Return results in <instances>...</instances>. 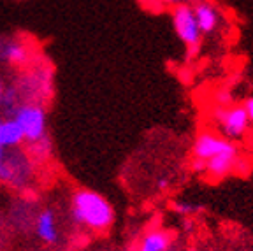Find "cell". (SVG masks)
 Segmentation results:
<instances>
[{"label": "cell", "mask_w": 253, "mask_h": 251, "mask_svg": "<svg viewBox=\"0 0 253 251\" xmlns=\"http://www.w3.org/2000/svg\"><path fill=\"white\" fill-rule=\"evenodd\" d=\"M5 90H7V86L4 84V79H2V76H0V104H2V100H4Z\"/></svg>", "instance_id": "ffe728a7"}, {"label": "cell", "mask_w": 253, "mask_h": 251, "mask_svg": "<svg viewBox=\"0 0 253 251\" xmlns=\"http://www.w3.org/2000/svg\"><path fill=\"white\" fill-rule=\"evenodd\" d=\"M14 149L5 151V158L0 165V181L11 185L12 188H23L32 179L30 157Z\"/></svg>", "instance_id": "8992f818"}, {"label": "cell", "mask_w": 253, "mask_h": 251, "mask_svg": "<svg viewBox=\"0 0 253 251\" xmlns=\"http://www.w3.org/2000/svg\"><path fill=\"white\" fill-rule=\"evenodd\" d=\"M192 9H194L195 21H197L202 36H210V34L216 32V28L220 27V11L213 2L199 0L197 4L192 5Z\"/></svg>", "instance_id": "9c48e42d"}, {"label": "cell", "mask_w": 253, "mask_h": 251, "mask_svg": "<svg viewBox=\"0 0 253 251\" xmlns=\"http://www.w3.org/2000/svg\"><path fill=\"white\" fill-rule=\"evenodd\" d=\"M232 104V97L227 90H220L214 97V106L216 107H227Z\"/></svg>", "instance_id": "2e32d148"}, {"label": "cell", "mask_w": 253, "mask_h": 251, "mask_svg": "<svg viewBox=\"0 0 253 251\" xmlns=\"http://www.w3.org/2000/svg\"><path fill=\"white\" fill-rule=\"evenodd\" d=\"M72 220L95 234L107 232L115 223V208L99 192L79 188L71 197Z\"/></svg>", "instance_id": "6da1fadb"}, {"label": "cell", "mask_w": 253, "mask_h": 251, "mask_svg": "<svg viewBox=\"0 0 253 251\" xmlns=\"http://www.w3.org/2000/svg\"><path fill=\"white\" fill-rule=\"evenodd\" d=\"M157 188L160 190V192H166L167 188H169V179H166V177H162V179L157 181Z\"/></svg>", "instance_id": "d6986e66"}, {"label": "cell", "mask_w": 253, "mask_h": 251, "mask_svg": "<svg viewBox=\"0 0 253 251\" xmlns=\"http://www.w3.org/2000/svg\"><path fill=\"white\" fill-rule=\"evenodd\" d=\"M36 232L39 239L46 244H55L58 241V228H56V218L51 209H44L36 220Z\"/></svg>", "instance_id": "4fadbf2b"}, {"label": "cell", "mask_w": 253, "mask_h": 251, "mask_svg": "<svg viewBox=\"0 0 253 251\" xmlns=\"http://www.w3.org/2000/svg\"><path fill=\"white\" fill-rule=\"evenodd\" d=\"M230 153H239L236 142L229 141L220 133L213 132V130H201L197 133V137L192 146V158H199V160H211L213 157L218 155H230Z\"/></svg>", "instance_id": "52a82bcc"}, {"label": "cell", "mask_w": 253, "mask_h": 251, "mask_svg": "<svg viewBox=\"0 0 253 251\" xmlns=\"http://www.w3.org/2000/svg\"><path fill=\"white\" fill-rule=\"evenodd\" d=\"M5 151H7V149H4L0 146V165H2V162H4V158H5Z\"/></svg>", "instance_id": "44dd1931"}, {"label": "cell", "mask_w": 253, "mask_h": 251, "mask_svg": "<svg viewBox=\"0 0 253 251\" xmlns=\"http://www.w3.org/2000/svg\"><path fill=\"white\" fill-rule=\"evenodd\" d=\"M0 62H5L12 67H30L32 63V49L25 41L20 39H5L2 37V51H0Z\"/></svg>", "instance_id": "ba28073f"}, {"label": "cell", "mask_w": 253, "mask_h": 251, "mask_svg": "<svg viewBox=\"0 0 253 251\" xmlns=\"http://www.w3.org/2000/svg\"><path fill=\"white\" fill-rule=\"evenodd\" d=\"M23 144V133L18 123L9 114H0V146L4 149H14Z\"/></svg>", "instance_id": "8fae6325"}, {"label": "cell", "mask_w": 253, "mask_h": 251, "mask_svg": "<svg viewBox=\"0 0 253 251\" xmlns=\"http://www.w3.org/2000/svg\"><path fill=\"white\" fill-rule=\"evenodd\" d=\"M18 97L23 98V102L39 104L42 106V100L49 98L53 91V74L49 67L34 65L23 74V78L18 83V88H14Z\"/></svg>", "instance_id": "277c9868"}, {"label": "cell", "mask_w": 253, "mask_h": 251, "mask_svg": "<svg viewBox=\"0 0 253 251\" xmlns=\"http://www.w3.org/2000/svg\"><path fill=\"white\" fill-rule=\"evenodd\" d=\"M239 157H241L239 153L218 155V157H213L211 160L206 162L204 176L208 177V179L218 183V181L229 177L230 174H236V165H237Z\"/></svg>", "instance_id": "30bf717a"}, {"label": "cell", "mask_w": 253, "mask_h": 251, "mask_svg": "<svg viewBox=\"0 0 253 251\" xmlns=\"http://www.w3.org/2000/svg\"><path fill=\"white\" fill-rule=\"evenodd\" d=\"M192 170L197 174H204L206 172V162L204 160H199V158H192Z\"/></svg>", "instance_id": "ac0fdd59"}, {"label": "cell", "mask_w": 253, "mask_h": 251, "mask_svg": "<svg viewBox=\"0 0 253 251\" xmlns=\"http://www.w3.org/2000/svg\"><path fill=\"white\" fill-rule=\"evenodd\" d=\"M211 118L216 123L220 135L229 141L236 142L243 139L250 130V122L241 104H230L227 107H216L211 109Z\"/></svg>", "instance_id": "5b68a950"}, {"label": "cell", "mask_w": 253, "mask_h": 251, "mask_svg": "<svg viewBox=\"0 0 253 251\" xmlns=\"http://www.w3.org/2000/svg\"><path fill=\"white\" fill-rule=\"evenodd\" d=\"M170 20L176 36L179 37L186 49V58L192 60L201 53L202 46V34L199 30V25L195 21L194 9L188 4H178L170 9Z\"/></svg>", "instance_id": "3957f363"}, {"label": "cell", "mask_w": 253, "mask_h": 251, "mask_svg": "<svg viewBox=\"0 0 253 251\" xmlns=\"http://www.w3.org/2000/svg\"><path fill=\"white\" fill-rule=\"evenodd\" d=\"M192 251H195V250H192Z\"/></svg>", "instance_id": "603a6c76"}, {"label": "cell", "mask_w": 253, "mask_h": 251, "mask_svg": "<svg viewBox=\"0 0 253 251\" xmlns=\"http://www.w3.org/2000/svg\"><path fill=\"white\" fill-rule=\"evenodd\" d=\"M142 4L150 9H157V11H160V9H167V7L172 9L174 5L181 4V0H142Z\"/></svg>", "instance_id": "9a60e30c"}, {"label": "cell", "mask_w": 253, "mask_h": 251, "mask_svg": "<svg viewBox=\"0 0 253 251\" xmlns=\"http://www.w3.org/2000/svg\"><path fill=\"white\" fill-rule=\"evenodd\" d=\"M9 116H12L14 122L18 123L23 133V142H27L28 146L49 139L47 137L46 109L39 104L21 102L14 107V111Z\"/></svg>", "instance_id": "7a4b0ae2"}, {"label": "cell", "mask_w": 253, "mask_h": 251, "mask_svg": "<svg viewBox=\"0 0 253 251\" xmlns=\"http://www.w3.org/2000/svg\"><path fill=\"white\" fill-rule=\"evenodd\" d=\"M243 109H245L246 113V118H248L250 125H253V95H250V97H246L245 100H243Z\"/></svg>", "instance_id": "e0dca14e"}, {"label": "cell", "mask_w": 253, "mask_h": 251, "mask_svg": "<svg viewBox=\"0 0 253 251\" xmlns=\"http://www.w3.org/2000/svg\"><path fill=\"white\" fill-rule=\"evenodd\" d=\"M183 4H188V5H194V4H197L199 0H181Z\"/></svg>", "instance_id": "7402d4cb"}, {"label": "cell", "mask_w": 253, "mask_h": 251, "mask_svg": "<svg viewBox=\"0 0 253 251\" xmlns=\"http://www.w3.org/2000/svg\"><path fill=\"white\" fill-rule=\"evenodd\" d=\"M174 236L162 228H153L142 236L137 251H169Z\"/></svg>", "instance_id": "7c38bea8"}, {"label": "cell", "mask_w": 253, "mask_h": 251, "mask_svg": "<svg viewBox=\"0 0 253 251\" xmlns=\"http://www.w3.org/2000/svg\"><path fill=\"white\" fill-rule=\"evenodd\" d=\"M172 211L186 218V216L194 214V212H199L201 208L195 204H190V202H172Z\"/></svg>", "instance_id": "5bb4252c"}]
</instances>
